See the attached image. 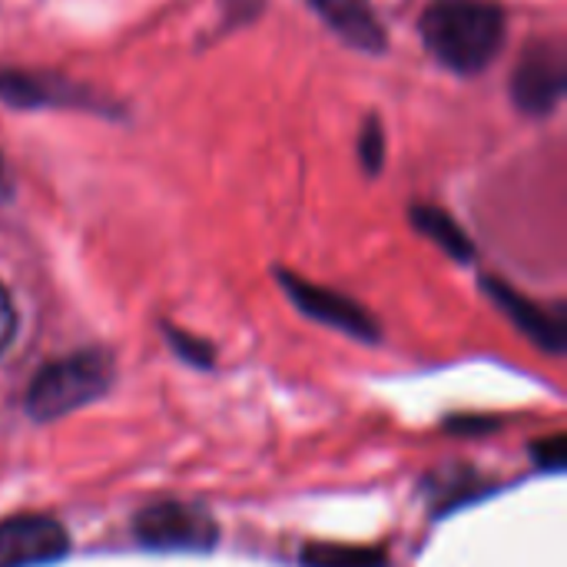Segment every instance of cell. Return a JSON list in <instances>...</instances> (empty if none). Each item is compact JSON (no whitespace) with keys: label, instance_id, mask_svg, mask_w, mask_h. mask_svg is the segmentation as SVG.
Segmentation results:
<instances>
[{"label":"cell","instance_id":"8992f818","mask_svg":"<svg viewBox=\"0 0 567 567\" xmlns=\"http://www.w3.org/2000/svg\"><path fill=\"white\" fill-rule=\"evenodd\" d=\"M565 47L558 40L532 43L528 53L522 56L515 76H512V100L525 113H535V116L551 113L565 93Z\"/></svg>","mask_w":567,"mask_h":567},{"label":"cell","instance_id":"ba28073f","mask_svg":"<svg viewBox=\"0 0 567 567\" xmlns=\"http://www.w3.org/2000/svg\"><path fill=\"white\" fill-rule=\"evenodd\" d=\"M312 10L355 50L382 53L385 50V30L369 7V0H309Z\"/></svg>","mask_w":567,"mask_h":567},{"label":"cell","instance_id":"3957f363","mask_svg":"<svg viewBox=\"0 0 567 567\" xmlns=\"http://www.w3.org/2000/svg\"><path fill=\"white\" fill-rule=\"evenodd\" d=\"M133 538L150 551H213L219 542L216 518L189 502H156L133 518Z\"/></svg>","mask_w":567,"mask_h":567},{"label":"cell","instance_id":"52a82bcc","mask_svg":"<svg viewBox=\"0 0 567 567\" xmlns=\"http://www.w3.org/2000/svg\"><path fill=\"white\" fill-rule=\"evenodd\" d=\"M482 286L492 296V302L515 322V329H522L538 349H545L548 355H565L567 332L561 312H548L545 306L525 299L522 292H515L512 286H505L498 279H485Z\"/></svg>","mask_w":567,"mask_h":567},{"label":"cell","instance_id":"e0dca14e","mask_svg":"<svg viewBox=\"0 0 567 567\" xmlns=\"http://www.w3.org/2000/svg\"><path fill=\"white\" fill-rule=\"evenodd\" d=\"M0 189H3V183H0Z\"/></svg>","mask_w":567,"mask_h":567},{"label":"cell","instance_id":"8fae6325","mask_svg":"<svg viewBox=\"0 0 567 567\" xmlns=\"http://www.w3.org/2000/svg\"><path fill=\"white\" fill-rule=\"evenodd\" d=\"M299 561H302V567H389V555L382 548L312 542L302 548Z\"/></svg>","mask_w":567,"mask_h":567},{"label":"cell","instance_id":"2e32d148","mask_svg":"<svg viewBox=\"0 0 567 567\" xmlns=\"http://www.w3.org/2000/svg\"><path fill=\"white\" fill-rule=\"evenodd\" d=\"M262 0H229V7H239V17H252Z\"/></svg>","mask_w":567,"mask_h":567},{"label":"cell","instance_id":"4fadbf2b","mask_svg":"<svg viewBox=\"0 0 567 567\" xmlns=\"http://www.w3.org/2000/svg\"><path fill=\"white\" fill-rule=\"evenodd\" d=\"M532 458H535V465H538L542 472H561L567 462V439L561 432H555V435L535 442V445H532Z\"/></svg>","mask_w":567,"mask_h":567},{"label":"cell","instance_id":"30bf717a","mask_svg":"<svg viewBox=\"0 0 567 567\" xmlns=\"http://www.w3.org/2000/svg\"><path fill=\"white\" fill-rule=\"evenodd\" d=\"M412 223L419 226V233H425V236H429L439 249H445L452 259L472 262L475 246H472V239L465 236V229H462L445 209H439V206H415V209H412Z\"/></svg>","mask_w":567,"mask_h":567},{"label":"cell","instance_id":"5b68a950","mask_svg":"<svg viewBox=\"0 0 567 567\" xmlns=\"http://www.w3.org/2000/svg\"><path fill=\"white\" fill-rule=\"evenodd\" d=\"M70 551L66 528L50 515H13L0 522V567H43Z\"/></svg>","mask_w":567,"mask_h":567},{"label":"cell","instance_id":"277c9868","mask_svg":"<svg viewBox=\"0 0 567 567\" xmlns=\"http://www.w3.org/2000/svg\"><path fill=\"white\" fill-rule=\"evenodd\" d=\"M276 276H279L286 296L292 299V306L299 312H306L312 322H322V326H329V329H336V332H342L349 339H359V342H379L382 339L379 322L355 299H349V296H342L336 289L316 286V282H309V279H302L296 272H286V269H279Z\"/></svg>","mask_w":567,"mask_h":567},{"label":"cell","instance_id":"5bb4252c","mask_svg":"<svg viewBox=\"0 0 567 567\" xmlns=\"http://www.w3.org/2000/svg\"><path fill=\"white\" fill-rule=\"evenodd\" d=\"M359 156L365 163L369 173H379L382 163H385V133L375 120H369V126L362 130V140H359Z\"/></svg>","mask_w":567,"mask_h":567},{"label":"cell","instance_id":"9c48e42d","mask_svg":"<svg viewBox=\"0 0 567 567\" xmlns=\"http://www.w3.org/2000/svg\"><path fill=\"white\" fill-rule=\"evenodd\" d=\"M0 100L7 106H93V96L56 76L0 73Z\"/></svg>","mask_w":567,"mask_h":567},{"label":"cell","instance_id":"6da1fadb","mask_svg":"<svg viewBox=\"0 0 567 567\" xmlns=\"http://www.w3.org/2000/svg\"><path fill=\"white\" fill-rule=\"evenodd\" d=\"M429 53L452 73H482L505 43V10L495 0H432L422 13Z\"/></svg>","mask_w":567,"mask_h":567},{"label":"cell","instance_id":"9a60e30c","mask_svg":"<svg viewBox=\"0 0 567 567\" xmlns=\"http://www.w3.org/2000/svg\"><path fill=\"white\" fill-rule=\"evenodd\" d=\"M17 326H20V319H17V306H13V299H10V292H7V286L0 282V359L10 352V346H13V339H17Z\"/></svg>","mask_w":567,"mask_h":567},{"label":"cell","instance_id":"7a4b0ae2","mask_svg":"<svg viewBox=\"0 0 567 567\" xmlns=\"http://www.w3.org/2000/svg\"><path fill=\"white\" fill-rule=\"evenodd\" d=\"M116 365L106 349H80L63 359L47 362L23 392V409L37 422L63 419L96 399L113 385Z\"/></svg>","mask_w":567,"mask_h":567},{"label":"cell","instance_id":"7c38bea8","mask_svg":"<svg viewBox=\"0 0 567 567\" xmlns=\"http://www.w3.org/2000/svg\"><path fill=\"white\" fill-rule=\"evenodd\" d=\"M166 342L173 346V352H176L183 362L199 365V369L213 365V349H209L203 339H196V336H189V332H183V329H176V326H166Z\"/></svg>","mask_w":567,"mask_h":567}]
</instances>
